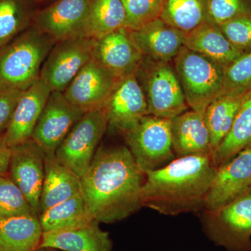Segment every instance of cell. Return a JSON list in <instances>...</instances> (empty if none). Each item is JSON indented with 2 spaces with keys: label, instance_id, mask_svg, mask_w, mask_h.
<instances>
[{
  "label": "cell",
  "instance_id": "1",
  "mask_svg": "<svg viewBox=\"0 0 251 251\" xmlns=\"http://www.w3.org/2000/svg\"><path fill=\"white\" fill-rule=\"evenodd\" d=\"M144 176L127 147L99 148L80 179L91 217L100 224H112L139 210Z\"/></svg>",
  "mask_w": 251,
  "mask_h": 251
},
{
  "label": "cell",
  "instance_id": "2",
  "mask_svg": "<svg viewBox=\"0 0 251 251\" xmlns=\"http://www.w3.org/2000/svg\"><path fill=\"white\" fill-rule=\"evenodd\" d=\"M216 171L210 154L176 158L145 175L143 206L166 216L202 210Z\"/></svg>",
  "mask_w": 251,
  "mask_h": 251
},
{
  "label": "cell",
  "instance_id": "3",
  "mask_svg": "<svg viewBox=\"0 0 251 251\" xmlns=\"http://www.w3.org/2000/svg\"><path fill=\"white\" fill-rule=\"evenodd\" d=\"M56 41L33 26L0 49V87L25 90L40 77Z\"/></svg>",
  "mask_w": 251,
  "mask_h": 251
},
{
  "label": "cell",
  "instance_id": "4",
  "mask_svg": "<svg viewBox=\"0 0 251 251\" xmlns=\"http://www.w3.org/2000/svg\"><path fill=\"white\" fill-rule=\"evenodd\" d=\"M173 64L191 110L204 114L224 94V68L202 54L184 47Z\"/></svg>",
  "mask_w": 251,
  "mask_h": 251
},
{
  "label": "cell",
  "instance_id": "5",
  "mask_svg": "<svg viewBox=\"0 0 251 251\" xmlns=\"http://www.w3.org/2000/svg\"><path fill=\"white\" fill-rule=\"evenodd\" d=\"M135 76L146 99L148 115L171 120L189 110L173 62L143 57Z\"/></svg>",
  "mask_w": 251,
  "mask_h": 251
},
{
  "label": "cell",
  "instance_id": "6",
  "mask_svg": "<svg viewBox=\"0 0 251 251\" xmlns=\"http://www.w3.org/2000/svg\"><path fill=\"white\" fill-rule=\"evenodd\" d=\"M123 134L127 148L145 175L163 168L176 158L170 119L145 115Z\"/></svg>",
  "mask_w": 251,
  "mask_h": 251
},
{
  "label": "cell",
  "instance_id": "7",
  "mask_svg": "<svg viewBox=\"0 0 251 251\" xmlns=\"http://www.w3.org/2000/svg\"><path fill=\"white\" fill-rule=\"evenodd\" d=\"M108 125L105 109L85 112L56 150V158L80 179L93 161Z\"/></svg>",
  "mask_w": 251,
  "mask_h": 251
},
{
  "label": "cell",
  "instance_id": "8",
  "mask_svg": "<svg viewBox=\"0 0 251 251\" xmlns=\"http://www.w3.org/2000/svg\"><path fill=\"white\" fill-rule=\"evenodd\" d=\"M213 242L234 251L251 249V189L213 211L204 210L202 220Z\"/></svg>",
  "mask_w": 251,
  "mask_h": 251
},
{
  "label": "cell",
  "instance_id": "9",
  "mask_svg": "<svg viewBox=\"0 0 251 251\" xmlns=\"http://www.w3.org/2000/svg\"><path fill=\"white\" fill-rule=\"evenodd\" d=\"M94 39L77 36L58 41L41 68L40 79L51 92H64L87 63L93 59Z\"/></svg>",
  "mask_w": 251,
  "mask_h": 251
},
{
  "label": "cell",
  "instance_id": "10",
  "mask_svg": "<svg viewBox=\"0 0 251 251\" xmlns=\"http://www.w3.org/2000/svg\"><path fill=\"white\" fill-rule=\"evenodd\" d=\"M84 114L85 112L68 100L63 92H52L36 124L31 139L44 152L55 153L68 133Z\"/></svg>",
  "mask_w": 251,
  "mask_h": 251
},
{
  "label": "cell",
  "instance_id": "11",
  "mask_svg": "<svg viewBox=\"0 0 251 251\" xmlns=\"http://www.w3.org/2000/svg\"><path fill=\"white\" fill-rule=\"evenodd\" d=\"M44 151L32 139L11 148L9 175L39 216L44 179Z\"/></svg>",
  "mask_w": 251,
  "mask_h": 251
},
{
  "label": "cell",
  "instance_id": "12",
  "mask_svg": "<svg viewBox=\"0 0 251 251\" xmlns=\"http://www.w3.org/2000/svg\"><path fill=\"white\" fill-rule=\"evenodd\" d=\"M251 189V146L217 168L204 210L222 207Z\"/></svg>",
  "mask_w": 251,
  "mask_h": 251
},
{
  "label": "cell",
  "instance_id": "13",
  "mask_svg": "<svg viewBox=\"0 0 251 251\" xmlns=\"http://www.w3.org/2000/svg\"><path fill=\"white\" fill-rule=\"evenodd\" d=\"M118 80L92 59L63 93L70 103L85 113L104 108Z\"/></svg>",
  "mask_w": 251,
  "mask_h": 251
},
{
  "label": "cell",
  "instance_id": "14",
  "mask_svg": "<svg viewBox=\"0 0 251 251\" xmlns=\"http://www.w3.org/2000/svg\"><path fill=\"white\" fill-rule=\"evenodd\" d=\"M90 0H57L38 13L34 26L58 41L84 36Z\"/></svg>",
  "mask_w": 251,
  "mask_h": 251
},
{
  "label": "cell",
  "instance_id": "15",
  "mask_svg": "<svg viewBox=\"0 0 251 251\" xmlns=\"http://www.w3.org/2000/svg\"><path fill=\"white\" fill-rule=\"evenodd\" d=\"M93 59L117 79L136 74L143 55L126 27L94 39Z\"/></svg>",
  "mask_w": 251,
  "mask_h": 251
},
{
  "label": "cell",
  "instance_id": "16",
  "mask_svg": "<svg viewBox=\"0 0 251 251\" xmlns=\"http://www.w3.org/2000/svg\"><path fill=\"white\" fill-rule=\"evenodd\" d=\"M104 109L108 125L122 133L148 115V103L135 74L117 81Z\"/></svg>",
  "mask_w": 251,
  "mask_h": 251
},
{
  "label": "cell",
  "instance_id": "17",
  "mask_svg": "<svg viewBox=\"0 0 251 251\" xmlns=\"http://www.w3.org/2000/svg\"><path fill=\"white\" fill-rule=\"evenodd\" d=\"M130 39L143 57L156 62L172 63L184 48L186 35L166 24L153 20L136 30H129Z\"/></svg>",
  "mask_w": 251,
  "mask_h": 251
},
{
  "label": "cell",
  "instance_id": "18",
  "mask_svg": "<svg viewBox=\"0 0 251 251\" xmlns=\"http://www.w3.org/2000/svg\"><path fill=\"white\" fill-rule=\"evenodd\" d=\"M51 92L49 86L40 77L30 87L23 91L11 122L4 133L11 148L31 139Z\"/></svg>",
  "mask_w": 251,
  "mask_h": 251
},
{
  "label": "cell",
  "instance_id": "19",
  "mask_svg": "<svg viewBox=\"0 0 251 251\" xmlns=\"http://www.w3.org/2000/svg\"><path fill=\"white\" fill-rule=\"evenodd\" d=\"M171 135L176 158L211 155L210 133L204 114L189 109L171 119Z\"/></svg>",
  "mask_w": 251,
  "mask_h": 251
},
{
  "label": "cell",
  "instance_id": "20",
  "mask_svg": "<svg viewBox=\"0 0 251 251\" xmlns=\"http://www.w3.org/2000/svg\"><path fill=\"white\" fill-rule=\"evenodd\" d=\"M100 223L90 224L67 230L44 232L39 248L64 251H112L108 232L100 228Z\"/></svg>",
  "mask_w": 251,
  "mask_h": 251
},
{
  "label": "cell",
  "instance_id": "21",
  "mask_svg": "<svg viewBox=\"0 0 251 251\" xmlns=\"http://www.w3.org/2000/svg\"><path fill=\"white\" fill-rule=\"evenodd\" d=\"M44 154V179L39 214L80 193V179L57 160L54 153Z\"/></svg>",
  "mask_w": 251,
  "mask_h": 251
},
{
  "label": "cell",
  "instance_id": "22",
  "mask_svg": "<svg viewBox=\"0 0 251 251\" xmlns=\"http://www.w3.org/2000/svg\"><path fill=\"white\" fill-rule=\"evenodd\" d=\"M184 47L226 68L243 54L227 39L218 25L206 22L188 33Z\"/></svg>",
  "mask_w": 251,
  "mask_h": 251
},
{
  "label": "cell",
  "instance_id": "23",
  "mask_svg": "<svg viewBox=\"0 0 251 251\" xmlns=\"http://www.w3.org/2000/svg\"><path fill=\"white\" fill-rule=\"evenodd\" d=\"M43 234L37 216L0 219V251H35L40 246Z\"/></svg>",
  "mask_w": 251,
  "mask_h": 251
},
{
  "label": "cell",
  "instance_id": "24",
  "mask_svg": "<svg viewBox=\"0 0 251 251\" xmlns=\"http://www.w3.org/2000/svg\"><path fill=\"white\" fill-rule=\"evenodd\" d=\"M251 146V90L244 99L226 138L211 154L216 168L224 165L244 149Z\"/></svg>",
  "mask_w": 251,
  "mask_h": 251
},
{
  "label": "cell",
  "instance_id": "25",
  "mask_svg": "<svg viewBox=\"0 0 251 251\" xmlns=\"http://www.w3.org/2000/svg\"><path fill=\"white\" fill-rule=\"evenodd\" d=\"M38 217L44 233L77 228L94 221L87 210L81 193L52 206Z\"/></svg>",
  "mask_w": 251,
  "mask_h": 251
},
{
  "label": "cell",
  "instance_id": "26",
  "mask_svg": "<svg viewBox=\"0 0 251 251\" xmlns=\"http://www.w3.org/2000/svg\"><path fill=\"white\" fill-rule=\"evenodd\" d=\"M126 19L122 0H90L83 35L99 39L125 27Z\"/></svg>",
  "mask_w": 251,
  "mask_h": 251
},
{
  "label": "cell",
  "instance_id": "27",
  "mask_svg": "<svg viewBox=\"0 0 251 251\" xmlns=\"http://www.w3.org/2000/svg\"><path fill=\"white\" fill-rule=\"evenodd\" d=\"M160 18L185 35L206 22L207 0H166Z\"/></svg>",
  "mask_w": 251,
  "mask_h": 251
},
{
  "label": "cell",
  "instance_id": "28",
  "mask_svg": "<svg viewBox=\"0 0 251 251\" xmlns=\"http://www.w3.org/2000/svg\"><path fill=\"white\" fill-rule=\"evenodd\" d=\"M244 95L223 94L206 108L204 116L210 133L211 154L232 128Z\"/></svg>",
  "mask_w": 251,
  "mask_h": 251
},
{
  "label": "cell",
  "instance_id": "29",
  "mask_svg": "<svg viewBox=\"0 0 251 251\" xmlns=\"http://www.w3.org/2000/svg\"><path fill=\"white\" fill-rule=\"evenodd\" d=\"M31 19L27 0H0V49L26 30Z\"/></svg>",
  "mask_w": 251,
  "mask_h": 251
},
{
  "label": "cell",
  "instance_id": "30",
  "mask_svg": "<svg viewBox=\"0 0 251 251\" xmlns=\"http://www.w3.org/2000/svg\"><path fill=\"white\" fill-rule=\"evenodd\" d=\"M26 215H35L27 198L9 174L0 176V219Z\"/></svg>",
  "mask_w": 251,
  "mask_h": 251
},
{
  "label": "cell",
  "instance_id": "31",
  "mask_svg": "<svg viewBox=\"0 0 251 251\" xmlns=\"http://www.w3.org/2000/svg\"><path fill=\"white\" fill-rule=\"evenodd\" d=\"M251 90V52L224 68V94L242 96Z\"/></svg>",
  "mask_w": 251,
  "mask_h": 251
},
{
  "label": "cell",
  "instance_id": "32",
  "mask_svg": "<svg viewBox=\"0 0 251 251\" xmlns=\"http://www.w3.org/2000/svg\"><path fill=\"white\" fill-rule=\"evenodd\" d=\"M126 19L125 27L136 30L160 17L166 0H122Z\"/></svg>",
  "mask_w": 251,
  "mask_h": 251
},
{
  "label": "cell",
  "instance_id": "33",
  "mask_svg": "<svg viewBox=\"0 0 251 251\" xmlns=\"http://www.w3.org/2000/svg\"><path fill=\"white\" fill-rule=\"evenodd\" d=\"M209 21L223 24L242 16H251V0H207Z\"/></svg>",
  "mask_w": 251,
  "mask_h": 251
},
{
  "label": "cell",
  "instance_id": "34",
  "mask_svg": "<svg viewBox=\"0 0 251 251\" xmlns=\"http://www.w3.org/2000/svg\"><path fill=\"white\" fill-rule=\"evenodd\" d=\"M221 31L242 54L251 52V16H242L220 25Z\"/></svg>",
  "mask_w": 251,
  "mask_h": 251
},
{
  "label": "cell",
  "instance_id": "35",
  "mask_svg": "<svg viewBox=\"0 0 251 251\" xmlns=\"http://www.w3.org/2000/svg\"><path fill=\"white\" fill-rule=\"evenodd\" d=\"M22 92L0 87V135L7 129Z\"/></svg>",
  "mask_w": 251,
  "mask_h": 251
},
{
  "label": "cell",
  "instance_id": "36",
  "mask_svg": "<svg viewBox=\"0 0 251 251\" xmlns=\"http://www.w3.org/2000/svg\"><path fill=\"white\" fill-rule=\"evenodd\" d=\"M11 156V148L6 141L4 133L0 135V176L9 174Z\"/></svg>",
  "mask_w": 251,
  "mask_h": 251
},
{
  "label": "cell",
  "instance_id": "37",
  "mask_svg": "<svg viewBox=\"0 0 251 251\" xmlns=\"http://www.w3.org/2000/svg\"><path fill=\"white\" fill-rule=\"evenodd\" d=\"M35 251H52L51 249H48V248H39L36 249Z\"/></svg>",
  "mask_w": 251,
  "mask_h": 251
},
{
  "label": "cell",
  "instance_id": "38",
  "mask_svg": "<svg viewBox=\"0 0 251 251\" xmlns=\"http://www.w3.org/2000/svg\"><path fill=\"white\" fill-rule=\"evenodd\" d=\"M36 1H39V0H36Z\"/></svg>",
  "mask_w": 251,
  "mask_h": 251
}]
</instances>
